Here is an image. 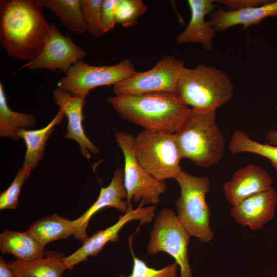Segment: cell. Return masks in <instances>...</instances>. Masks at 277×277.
I'll return each mask as SVG.
<instances>
[{
    "label": "cell",
    "instance_id": "6da1fadb",
    "mask_svg": "<svg viewBox=\"0 0 277 277\" xmlns=\"http://www.w3.org/2000/svg\"><path fill=\"white\" fill-rule=\"evenodd\" d=\"M36 0L0 1V45L10 57L27 61L42 51L50 25Z\"/></svg>",
    "mask_w": 277,
    "mask_h": 277
},
{
    "label": "cell",
    "instance_id": "7a4b0ae2",
    "mask_svg": "<svg viewBox=\"0 0 277 277\" xmlns=\"http://www.w3.org/2000/svg\"><path fill=\"white\" fill-rule=\"evenodd\" d=\"M121 117L144 130L175 133L190 108L176 93L156 92L107 98Z\"/></svg>",
    "mask_w": 277,
    "mask_h": 277
},
{
    "label": "cell",
    "instance_id": "3957f363",
    "mask_svg": "<svg viewBox=\"0 0 277 277\" xmlns=\"http://www.w3.org/2000/svg\"><path fill=\"white\" fill-rule=\"evenodd\" d=\"M182 158L196 166L209 168L222 159L224 136L215 121V111L190 109L175 133Z\"/></svg>",
    "mask_w": 277,
    "mask_h": 277
},
{
    "label": "cell",
    "instance_id": "277c9868",
    "mask_svg": "<svg viewBox=\"0 0 277 277\" xmlns=\"http://www.w3.org/2000/svg\"><path fill=\"white\" fill-rule=\"evenodd\" d=\"M234 86L222 70L204 64L185 67L179 77L176 93L192 109L214 110L229 102Z\"/></svg>",
    "mask_w": 277,
    "mask_h": 277
},
{
    "label": "cell",
    "instance_id": "5b68a950",
    "mask_svg": "<svg viewBox=\"0 0 277 277\" xmlns=\"http://www.w3.org/2000/svg\"><path fill=\"white\" fill-rule=\"evenodd\" d=\"M180 195L175 202L177 216L191 236L202 243L214 239L210 227V209L206 194L210 189V181L206 176H196L182 171L175 180Z\"/></svg>",
    "mask_w": 277,
    "mask_h": 277
},
{
    "label": "cell",
    "instance_id": "8992f818",
    "mask_svg": "<svg viewBox=\"0 0 277 277\" xmlns=\"http://www.w3.org/2000/svg\"><path fill=\"white\" fill-rule=\"evenodd\" d=\"M134 149L139 164L159 181L176 180L182 171L175 133L144 130L134 137Z\"/></svg>",
    "mask_w": 277,
    "mask_h": 277
},
{
    "label": "cell",
    "instance_id": "52a82bcc",
    "mask_svg": "<svg viewBox=\"0 0 277 277\" xmlns=\"http://www.w3.org/2000/svg\"><path fill=\"white\" fill-rule=\"evenodd\" d=\"M190 236L177 215L171 209L164 208L154 219L147 252L149 255L166 252L179 266L180 277H193L188 256Z\"/></svg>",
    "mask_w": 277,
    "mask_h": 277
},
{
    "label": "cell",
    "instance_id": "ba28073f",
    "mask_svg": "<svg viewBox=\"0 0 277 277\" xmlns=\"http://www.w3.org/2000/svg\"><path fill=\"white\" fill-rule=\"evenodd\" d=\"M115 137L124 156V184L128 205H130L133 201L156 205L160 201L161 195L167 191L166 182L153 177L139 164L135 154V137L132 134L117 131Z\"/></svg>",
    "mask_w": 277,
    "mask_h": 277
},
{
    "label": "cell",
    "instance_id": "9c48e42d",
    "mask_svg": "<svg viewBox=\"0 0 277 277\" xmlns=\"http://www.w3.org/2000/svg\"><path fill=\"white\" fill-rule=\"evenodd\" d=\"M136 73L132 61L128 58L113 65L102 66H92L81 60L59 79L57 86L61 90L86 98L92 89L114 85Z\"/></svg>",
    "mask_w": 277,
    "mask_h": 277
},
{
    "label": "cell",
    "instance_id": "30bf717a",
    "mask_svg": "<svg viewBox=\"0 0 277 277\" xmlns=\"http://www.w3.org/2000/svg\"><path fill=\"white\" fill-rule=\"evenodd\" d=\"M184 62L173 55H166L154 66L144 72H137L131 76L113 85L115 95L156 92L176 93Z\"/></svg>",
    "mask_w": 277,
    "mask_h": 277
},
{
    "label": "cell",
    "instance_id": "8fae6325",
    "mask_svg": "<svg viewBox=\"0 0 277 277\" xmlns=\"http://www.w3.org/2000/svg\"><path fill=\"white\" fill-rule=\"evenodd\" d=\"M86 56L83 48L75 44L69 35H63L56 25L52 23L41 52L19 69L59 70L66 74L74 64Z\"/></svg>",
    "mask_w": 277,
    "mask_h": 277
},
{
    "label": "cell",
    "instance_id": "7c38bea8",
    "mask_svg": "<svg viewBox=\"0 0 277 277\" xmlns=\"http://www.w3.org/2000/svg\"><path fill=\"white\" fill-rule=\"evenodd\" d=\"M145 205L141 201L138 206L133 209L131 204L126 212L119 216L114 224L88 237L79 249L68 256H65L63 262L67 269L72 270L76 265L88 260L89 256L96 255L108 242H116L119 239L118 232L129 222L139 220L140 226L151 222L154 216L156 205L144 207Z\"/></svg>",
    "mask_w": 277,
    "mask_h": 277
},
{
    "label": "cell",
    "instance_id": "4fadbf2b",
    "mask_svg": "<svg viewBox=\"0 0 277 277\" xmlns=\"http://www.w3.org/2000/svg\"><path fill=\"white\" fill-rule=\"evenodd\" d=\"M52 96L54 103L64 112L68 119L67 131L63 137L75 141L80 146L82 154L88 160L92 154H98L100 149L90 141L83 127L85 98L58 88L53 91Z\"/></svg>",
    "mask_w": 277,
    "mask_h": 277
},
{
    "label": "cell",
    "instance_id": "5bb4252c",
    "mask_svg": "<svg viewBox=\"0 0 277 277\" xmlns=\"http://www.w3.org/2000/svg\"><path fill=\"white\" fill-rule=\"evenodd\" d=\"M269 173L258 165L248 164L236 171L223 185L227 201L233 206L245 199L272 187Z\"/></svg>",
    "mask_w": 277,
    "mask_h": 277
},
{
    "label": "cell",
    "instance_id": "9a60e30c",
    "mask_svg": "<svg viewBox=\"0 0 277 277\" xmlns=\"http://www.w3.org/2000/svg\"><path fill=\"white\" fill-rule=\"evenodd\" d=\"M276 205L277 193L272 187L233 206L231 215L242 226L259 230L272 220Z\"/></svg>",
    "mask_w": 277,
    "mask_h": 277
},
{
    "label": "cell",
    "instance_id": "2e32d148",
    "mask_svg": "<svg viewBox=\"0 0 277 277\" xmlns=\"http://www.w3.org/2000/svg\"><path fill=\"white\" fill-rule=\"evenodd\" d=\"M191 16L185 30L176 37L179 44H199L207 51L213 48L216 31L206 16L215 10L214 0H188Z\"/></svg>",
    "mask_w": 277,
    "mask_h": 277
},
{
    "label": "cell",
    "instance_id": "e0dca14e",
    "mask_svg": "<svg viewBox=\"0 0 277 277\" xmlns=\"http://www.w3.org/2000/svg\"><path fill=\"white\" fill-rule=\"evenodd\" d=\"M124 169H116L111 182L106 187H102L99 196L92 206L81 216L76 219L77 232L74 238L84 242L88 238L87 228L91 217L106 207L116 208L124 214L129 205L126 201L127 191L124 184Z\"/></svg>",
    "mask_w": 277,
    "mask_h": 277
},
{
    "label": "cell",
    "instance_id": "ac0fdd59",
    "mask_svg": "<svg viewBox=\"0 0 277 277\" xmlns=\"http://www.w3.org/2000/svg\"><path fill=\"white\" fill-rule=\"evenodd\" d=\"M276 16L277 0H271L262 6L235 11H227L222 8L215 9L211 13L209 21L216 32H223L236 25H242L246 29L259 24L267 17Z\"/></svg>",
    "mask_w": 277,
    "mask_h": 277
},
{
    "label": "cell",
    "instance_id": "d6986e66",
    "mask_svg": "<svg viewBox=\"0 0 277 277\" xmlns=\"http://www.w3.org/2000/svg\"><path fill=\"white\" fill-rule=\"evenodd\" d=\"M65 257L57 251L45 252V256L32 261L14 260L9 264L15 277H62L67 268L64 263Z\"/></svg>",
    "mask_w": 277,
    "mask_h": 277
},
{
    "label": "cell",
    "instance_id": "ffe728a7",
    "mask_svg": "<svg viewBox=\"0 0 277 277\" xmlns=\"http://www.w3.org/2000/svg\"><path fill=\"white\" fill-rule=\"evenodd\" d=\"M45 247L28 230H6L0 235L1 252L12 254L17 260L32 261L42 259L45 254Z\"/></svg>",
    "mask_w": 277,
    "mask_h": 277
},
{
    "label": "cell",
    "instance_id": "44dd1931",
    "mask_svg": "<svg viewBox=\"0 0 277 277\" xmlns=\"http://www.w3.org/2000/svg\"><path fill=\"white\" fill-rule=\"evenodd\" d=\"M65 116L64 112L59 109L56 116L45 127L31 130L22 129L18 131V137L24 141L26 146L23 166L31 171L37 166L44 156L48 139L54 127L62 122Z\"/></svg>",
    "mask_w": 277,
    "mask_h": 277
},
{
    "label": "cell",
    "instance_id": "7402d4cb",
    "mask_svg": "<svg viewBox=\"0 0 277 277\" xmlns=\"http://www.w3.org/2000/svg\"><path fill=\"white\" fill-rule=\"evenodd\" d=\"M77 229L76 220L71 221L53 214L35 221L28 231L45 246L54 241L66 239L71 235L75 236Z\"/></svg>",
    "mask_w": 277,
    "mask_h": 277
},
{
    "label": "cell",
    "instance_id": "603a6c76",
    "mask_svg": "<svg viewBox=\"0 0 277 277\" xmlns=\"http://www.w3.org/2000/svg\"><path fill=\"white\" fill-rule=\"evenodd\" d=\"M42 7L49 10L70 32H86L80 0H36Z\"/></svg>",
    "mask_w": 277,
    "mask_h": 277
},
{
    "label": "cell",
    "instance_id": "cb8c5ba5",
    "mask_svg": "<svg viewBox=\"0 0 277 277\" xmlns=\"http://www.w3.org/2000/svg\"><path fill=\"white\" fill-rule=\"evenodd\" d=\"M36 123L35 116L30 113L14 111L9 107L3 84L0 83V136L20 140L18 132L22 129L33 127Z\"/></svg>",
    "mask_w": 277,
    "mask_h": 277
},
{
    "label": "cell",
    "instance_id": "d4e9b609",
    "mask_svg": "<svg viewBox=\"0 0 277 277\" xmlns=\"http://www.w3.org/2000/svg\"><path fill=\"white\" fill-rule=\"evenodd\" d=\"M228 149L233 154L246 152L263 156L269 160L277 171V146L260 143L252 140L244 132L236 130L231 135Z\"/></svg>",
    "mask_w": 277,
    "mask_h": 277
},
{
    "label": "cell",
    "instance_id": "484cf974",
    "mask_svg": "<svg viewBox=\"0 0 277 277\" xmlns=\"http://www.w3.org/2000/svg\"><path fill=\"white\" fill-rule=\"evenodd\" d=\"M133 235L129 238V245L133 258L131 273L128 276L120 274L118 277H177L178 265L176 262L156 269L150 267L144 261L136 256L132 246Z\"/></svg>",
    "mask_w": 277,
    "mask_h": 277
},
{
    "label": "cell",
    "instance_id": "4316f807",
    "mask_svg": "<svg viewBox=\"0 0 277 277\" xmlns=\"http://www.w3.org/2000/svg\"><path fill=\"white\" fill-rule=\"evenodd\" d=\"M86 31L96 38L105 33L102 21L103 0H80Z\"/></svg>",
    "mask_w": 277,
    "mask_h": 277
},
{
    "label": "cell",
    "instance_id": "83f0119b",
    "mask_svg": "<svg viewBox=\"0 0 277 277\" xmlns=\"http://www.w3.org/2000/svg\"><path fill=\"white\" fill-rule=\"evenodd\" d=\"M147 9L146 5L141 0H120L116 9V24L124 28L133 26Z\"/></svg>",
    "mask_w": 277,
    "mask_h": 277
},
{
    "label": "cell",
    "instance_id": "f1b7e54d",
    "mask_svg": "<svg viewBox=\"0 0 277 277\" xmlns=\"http://www.w3.org/2000/svg\"><path fill=\"white\" fill-rule=\"evenodd\" d=\"M31 170L22 166L8 188L0 194V210L15 209L25 182L29 179Z\"/></svg>",
    "mask_w": 277,
    "mask_h": 277
},
{
    "label": "cell",
    "instance_id": "f546056e",
    "mask_svg": "<svg viewBox=\"0 0 277 277\" xmlns=\"http://www.w3.org/2000/svg\"><path fill=\"white\" fill-rule=\"evenodd\" d=\"M120 0H103L102 21L104 33L113 29L116 24V12Z\"/></svg>",
    "mask_w": 277,
    "mask_h": 277
},
{
    "label": "cell",
    "instance_id": "4dcf8cb0",
    "mask_svg": "<svg viewBox=\"0 0 277 277\" xmlns=\"http://www.w3.org/2000/svg\"><path fill=\"white\" fill-rule=\"evenodd\" d=\"M271 0H214L215 3L222 4L224 10L235 11L241 9L258 7L270 2Z\"/></svg>",
    "mask_w": 277,
    "mask_h": 277
},
{
    "label": "cell",
    "instance_id": "1f68e13d",
    "mask_svg": "<svg viewBox=\"0 0 277 277\" xmlns=\"http://www.w3.org/2000/svg\"><path fill=\"white\" fill-rule=\"evenodd\" d=\"M0 277H15L9 263L2 256L0 257Z\"/></svg>",
    "mask_w": 277,
    "mask_h": 277
},
{
    "label": "cell",
    "instance_id": "d6a6232c",
    "mask_svg": "<svg viewBox=\"0 0 277 277\" xmlns=\"http://www.w3.org/2000/svg\"><path fill=\"white\" fill-rule=\"evenodd\" d=\"M265 138L268 142V144L277 146V130H269L267 132Z\"/></svg>",
    "mask_w": 277,
    "mask_h": 277
},
{
    "label": "cell",
    "instance_id": "836d02e7",
    "mask_svg": "<svg viewBox=\"0 0 277 277\" xmlns=\"http://www.w3.org/2000/svg\"><path fill=\"white\" fill-rule=\"evenodd\" d=\"M276 111H277V107H276Z\"/></svg>",
    "mask_w": 277,
    "mask_h": 277
}]
</instances>
